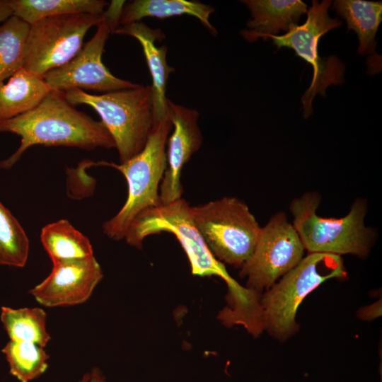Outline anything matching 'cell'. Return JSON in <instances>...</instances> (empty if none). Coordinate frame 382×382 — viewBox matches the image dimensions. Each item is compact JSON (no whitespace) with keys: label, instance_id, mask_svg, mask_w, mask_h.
Segmentation results:
<instances>
[{"label":"cell","instance_id":"cell-1","mask_svg":"<svg viewBox=\"0 0 382 382\" xmlns=\"http://www.w3.org/2000/svg\"><path fill=\"white\" fill-rule=\"evenodd\" d=\"M0 132L21 137L17 150L0 161V168L10 169L27 149L35 145L69 146L91 151L115 148L114 140L101 121L75 108L62 92L51 91L33 110L0 122Z\"/></svg>","mask_w":382,"mask_h":382},{"label":"cell","instance_id":"cell-2","mask_svg":"<svg viewBox=\"0 0 382 382\" xmlns=\"http://www.w3.org/2000/svg\"><path fill=\"white\" fill-rule=\"evenodd\" d=\"M321 201L316 191L308 192L294 199L289 206L293 226L308 253H328L341 256L368 255L375 241V230L365 225L368 210L366 199L359 198L348 214L341 218L318 215Z\"/></svg>","mask_w":382,"mask_h":382},{"label":"cell","instance_id":"cell-3","mask_svg":"<svg viewBox=\"0 0 382 382\" xmlns=\"http://www.w3.org/2000/svg\"><path fill=\"white\" fill-rule=\"evenodd\" d=\"M172 127L166 115L154 124L145 146L138 154L120 164L107 161L96 163L121 172L128 187L122 207L103 224V233L108 237L125 239L129 226L138 216L161 204L159 187L167 166L166 148Z\"/></svg>","mask_w":382,"mask_h":382},{"label":"cell","instance_id":"cell-4","mask_svg":"<svg viewBox=\"0 0 382 382\" xmlns=\"http://www.w3.org/2000/svg\"><path fill=\"white\" fill-rule=\"evenodd\" d=\"M62 93L71 105H86L98 112L114 140L120 163L142 151L154 125L151 86L102 94L79 89Z\"/></svg>","mask_w":382,"mask_h":382},{"label":"cell","instance_id":"cell-5","mask_svg":"<svg viewBox=\"0 0 382 382\" xmlns=\"http://www.w3.org/2000/svg\"><path fill=\"white\" fill-rule=\"evenodd\" d=\"M346 277L341 256L308 253L260 296L264 330L278 340L287 339L298 328L296 315L303 299L327 279Z\"/></svg>","mask_w":382,"mask_h":382},{"label":"cell","instance_id":"cell-6","mask_svg":"<svg viewBox=\"0 0 382 382\" xmlns=\"http://www.w3.org/2000/svg\"><path fill=\"white\" fill-rule=\"evenodd\" d=\"M168 232L173 234L184 249L192 274L201 277L217 276L228 288L227 299L241 296L246 288L239 284L226 271L224 265L212 254L195 227L191 206L183 198L144 212L129 226L125 237L130 245L141 248L144 239L152 234Z\"/></svg>","mask_w":382,"mask_h":382},{"label":"cell","instance_id":"cell-7","mask_svg":"<svg viewBox=\"0 0 382 382\" xmlns=\"http://www.w3.org/2000/svg\"><path fill=\"white\" fill-rule=\"evenodd\" d=\"M194 224L213 256L241 268L250 258L261 227L248 205L236 197H224L191 206Z\"/></svg>","mask_w":382,"mask_h":382},{"label":"cell","instance_id":"cell-8","mask_svg":"<svg viewBox=\"0 0 382 382\" xmlns=\"http://www.w3.org/2000/svg\"><path fill=\"white\" fill-rule=\"evenodd\" d=\"M331 4L332 1L328 0L320 3L313 0L303 24L293 26L282 35L268 37L278 48L284 47L294 50L297 56L313 67L311 83L301 99L305 118L312 114V103L317 94L325 96L329 86L338 85L344 81L345 65L335 55L321 57L318 53L320 38L329 30L340 27L342 23L337 18L330 17L328 9Z\"/></svg>","mask_w":382,"mask_h":382},{"label":"cell","instance_id":"cell-9","mask_svg":"<svg viewBox=\"0 0 382 382\" xmlns=\"http://www.w3.org/2000/svg\"><path fill=\"white\" fill-rule=\"evenodd\" d=\"M104 20L100 15L78 13L48 17L30 25L23 67L42 77L73 59L86 33Z\"/></svg>","mask_w":382,"mask_h":382},{"label":"cell","instance_id":"cell-10","mask_svg":"<svg viewBox=\"0 0 382 382\" xmlns=\"http://www.w3.org/2000/svg\"><path fill=\"white\" fill-rule=\"evenodd\" d=\"M304 251L300 236L286 214L277 212L261 227L253 255L239 275L247 278L245 288L260 294L296 266Z\"/></svg>","mask_w":382,"mask_h":382},{"label":"cell","instance_id":"cell-11","mask_svg":"<svg viewBox=\"0 0 382 382\" xmlns=\"http://www.w3.org/2000/svg\"><path fill=\"white\" fill-rule=\"evenodd\" d=\"M110 25L103 20L79 53L66 64L46 73L43 79L52 91L71 89L108 93L134 88L140 84L114 76L105 66L102 55L109 35Z\"/></svg>","mask_w":382,"mask_h":382},{"label":"cell","instance_id":"cell-12","mask_svg":"<svg viewBox=\"0 0 382 382\" xmlns=\"http://www.w3.org/2000/svg\"><path fill=\"white\" fill-rule=\"evenodd\" d=\"M166 115L174 130L167 141V166L159 187L161 204L182 198L183 168L199 149L203 141L198 124L199 115L196 110L176 104L167 98Z\"/></svg>","mask_w":382,"mask_h":382},{"label":"cell","instance_id":"cell-13","mask_svg":"<svg viewBox=\"0 0 382 382\" xmlns=\"http://www.w3.org/2000/svg\"><path fill=\"white\" fill-rule=\"evenodd\" d=\"M103 276L95 257L54 263L50 274L30 293L47 307L78 305L90 298Z\"/></svg>","mask_w":382,"mask_h":382},{"label":"cell","instance_id":"cell-14","mask_svg":"<svg viewBox=\"0 0 382 382\" xmlns=\"http://www.w3.org/2000/svg\"><path fill=\"white\" fill-rule=\"evenodd\" d=\"M114 34L129 35L140 43L152 79L154 124L166 115V84L175 69L166 60L168 47H158L156 41H161L165 35L159 29H153L141 21L120 25Z\"/></svg>","mask_w":382,"mask_h":382},{"label":"cell","instance_id":"cell-15","mask_svg":"<svg viewBox=\"0 0 382 382\" xmlns=\"http://www.w3.org/2000/svg\"><path fill=\"white\" fill-rule=\"evenodd\" d=\"M251 13L247 22V29L242 36L253 42L262 37L267 40L270 36L277 35L283 30L287 33L297 23L301 15L307 13V4L301 0H244Z\"/></svg>","mask_w":382,"mask_h":382},{"label":"cell","instance_id":"cell-16","mask_svg":"<svg viewBox=\"0 0 382 382\" xmlns=\"http://www.w3.org/2000/svg\"><path fill=\"white\" fill-rule=\"evenodd\" d=\"M50 91L42 77L21 69L0 84V122L30 111Z\"/></svg>","mask_w":382,"mask_h":382},{"label":"cell","instance_id":"cell-17","mask_svg":"<svg viewBox=\"0 0 382 382\" xmlns=\"http://www.w3.org/2000/svg\"><path fill=\"white\" fill-rule=\"evenodd\" d=\"M214 8L207 4L187 0H134L125 3L120 18V25L140 21L145 17L166 18L189 15L197 18L214 35L216 29L209 21ZM119 25V26H120Z\"/></svg>","mask_w":382,"mask_h":382},{"label":"cell","instance_id":"cell-18","mask_svg":"<svg viewBox=\"0 0 382 382\" xmlns=\"http://www.w3.org/2000/svg\"><path fill=\"white\" fill-rule=\"evenodd\" d=\"M332 8L344 18L349 30L357 35L359 46L358 53L370 55L375 59L376 55L375 36L382 21L381 1L364 0H337Z\"/></svg>","mask_w":382,"mask_h":382},{"label":"cell","instance_id":"cell-19","mask_svg":"<svg viewBox=\"0 0 382 382\" xmlns=\"http://www.w3.org/2000/svg\"><path fill=\"white\" fill-rule=\"evenodd\" d=\"M40 240L52 264L94 257L89 239L66 219L45 226Z\"/></svg>","mask_w":382,"mask_h":382},{"label":"cell","instance_id":"cell-20","mask_svg":"<svg viewBox=\"0 0 382 382\" xmlns=\"http://www.w3.org/2000/svg\"><path fill=\"white\" fill-rule=\"evenodd\" d=\"M13 16L31 25L41 19L78 13L100 15L104 0H9Z\"/></svg>","mask_w":382,"mask_h":382},{"label":"cell","instance_id":"cell-21","mask_svg":"<svg viewBox=\"0 0 382 382\" xmlns=\"http://www.w3.org/2000/svg\"><path fill=\"white\" fill-rule=\"evenodd\" d=\"M46 319L47 315L40 308H1V320L11 340L45 347L51 339L46 328Z\"/></svg>","mask_w":382,"mask_h":382},{"label":"cell","instance_id":"cell-22","mask_svg":"<svg viewBox=\"0 0 382 382\" xmlns=\"http://www.w3.org/2000/svg\"><path fill=\"white\" fill-rule=\"evenodd\" d=\"M29 29L15 16L0 25V84L23 67Z\"/></svg>","mask_w":382,"mask_h":382},{"label":"cell","instance_id":"cell-23","mask_svg":"<svg viewBox=\"0 0 382 382\" xmlns=\"http://www.w3.org/2000/svg\"><path fill=\"white\" fill-rule=\"evenodd\" d=\"M10 373L21 382L41 376L48 367L49 355L43 347L32 342L11 340L2 349Z\"/></svg>","mask_w":382,"mask_h":382},{"label":"cell","instance_id":"cell-24","mask_svg":"<svg viewBox=\"0 0 382 382\" xmlns=\"http://www.w3.org/2000/svg\"><path fill=\"white\" fill-rule=\"evenodd\" d=\"M30 250L23 228L0 201V265L23 267Z\"/></svg>","mask_w":382,"mask_h":382},{"label":"cell","instance_id":"cell-25","mask_svg":"<svg viewBox=\"0 0 382 382\" xmlns=\"http://www.w3.org/2000/svg\"><path fill=\"white\" fill-rule=\"evenodd\" d=\"M381 314V301L371 304L370 306L362 308L358 312V316L364 320H372Z\"/></svg>","mask_w":382,"mask_h":382},{"label":"cell","instance_id":"cell-26","mask_svg":"<svg viewBox=\"0 0 382 382\" xmlns=\"http://www.w3.org/2000/svg\"><path fill=\"white\" fill-rule=\"evenodd\" d=\"M79 382H108L98 369H93L83 374Z\"/></svg>","mask_w":382,"mask_h":382},{"label":"cell","instance_id":"cell-27","mask_svg":"<svg viewBox=\"0 0 382 382\" xmlns=\"http://www.w3.org/2000/svg\"><path fill=\"white\" fill-rule=\"evenodd\" d=\"M12 16L9 0H0V23L5 22Z\"/></svg>","mask_w":382,"mask_h":382}]
</instances>
